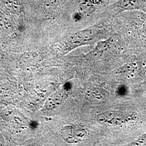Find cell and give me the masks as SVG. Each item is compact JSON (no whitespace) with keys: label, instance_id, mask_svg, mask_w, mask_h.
<instances>
[{"label":"cell","instance_id":"4","mask_svg":"<svg viewBox=\"0 0 146 146\" xmlns=\"http://www.w3.org/2000/svg\"><path fill=\"white\" fill-rule=\"evenodd\" d=\"M97 120L100 123L104 125H119L125 122L127 117L121 111H108L98 115Z\"/></svg>","mask_w":146,"mask_h":146},{"label":"cell","instance_id":"3","mask_svg":"<svg viewBox=\"0 0 146 146\" xmlns=\"http://www.w3.org/2000/svg\"><path fill=\"white\" fill-rule=\"evenodd\" d=\"M134 11L146 13V0H119L106 9L107 13L111 16L125 11Z\"/></svg>","mask_w":146,"mask_h":146},{"label":"cell","instance_id":"2","mask_svg":"<svg viewBox=\"0 0 146 146\" xmlns=\"http://www.w3.org/2000/svg\"><path fill=\"white\" fill-rule=\"evenodd\" d=\"M107 17H104L98 23L81 31H78L71 37L69 44L72 48L88 44L96 41L104 31V22Z\"/></svg>","mask_w":146,"mask_h":146},{"label":"cell","instance_id":"5","mask_svg":"<svg viewBox=\"0 0 146 146\" xmlns=\"http://www.w3.org/2000/svg\"><path fill=\"white\" fill-rule=\"evenodd\" d=\"M64 0H44L43 9L47 14H54L61 7Z\"/></svg>","mask_w":146,"mask_h":146},{"label":"cell","instance_id":"6","mask_svg":"<svg viewBox=\"0 0 146 146\" xmlns=\"http://www.w3.org/2000/svg\"><path fill=\"white\" fill-rule=\"evenodd\" d=\"M5 4L7 8L15 14H21L23 9L21 5L16 0H5Z\"/></svg>","mask_w":146,"mask_h":146},{"label":"cell","instance_id":"1","mask_svg":"<svg viewBox=\"0 0 146 146\" xmlns=\"http://www.w3.org/2000/svg\"><path fill=\"white\" fill-rule=\"evenodd\" d=\"M119 0H81L75 13L81 16L84 20H88L94 15L104 17V11L110 5Z\"/></svg>","mask_w":146,"mask_h":146}]
</instances>
